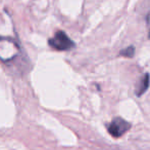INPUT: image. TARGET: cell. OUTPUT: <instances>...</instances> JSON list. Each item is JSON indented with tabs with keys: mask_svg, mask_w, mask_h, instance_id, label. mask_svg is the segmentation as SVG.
I'll return each instance as SVG.
<instances>
[{
	"mask_svg": "<svg viewBox=\"0 0 150 150\" xmlns=\"http://www.w3.org/2000/svg\"><path fill=\"white\" fill-rule=\"evenodd\" d=\"M131 128V123L122 117H115L107 126V131L113 138H120Z\"/></svg>",
	"mask_w": 150,
	"mask_h": 150,
	"instance_id": "7a4b0ae2",
	"label": "cell"
},
{
	"mask_svg": "<svg viewBox=\"0 0 150 150\" xmlns=\"http://www.w3.org/2000/svg\"><path fill=\"white\" fill-rule=\"evenodd\" d=\"M149 82H150L149 74H148V73H146V74L141 78L140 82H139V84L137 85L136 90H135V95H136V96H138V97L142 96V95L144 94L147 90H148Z\"/></svg>",
	"mask_w": 150,
	"mask_h": 150,
	"instance_id": "3957f363",
	"label": "cell"
},
{
	"mask_svg": "<svg viewBox=\"0 0 150 150\" xmlns=\"http://www.w3.org/2000/svg\"><path fill=\"white\" fill-rule=\"evenodd\" d=\"M134 52H135V50L133 46H129V47L125 48V50H120V56H122V57H127V58H132L134 56Z\"/></svg>",
	"mask_w": 150,
	"mask_h": 150,
	"instance_id": "277c9868",
	"label": "cell"
},
{
	"mask_svg": "<svg viewBox=\"0 0 150 150\" xmlns=\"http://www.w3.org/2000/svg\"><path fill=\"white\" fill-rule=\"evenodd\" d=\"M147 24H148V27H150V12L147 16Z\"/></svg>",
	"mask_w": 150,
	"mask_h": 150,
	"instance_id": "5b68a950",
	"label": "cell"
},
{
	"mask_svg": "<svg viewBox=\"0 0 150 150\" xmlns=\"http://www.w3.org/2000/svg\"><path fill=\"white\" fill-rule=\"evenodd\" d=\"M49 45L57 50H69L75 46L74 41L63 31H57L51 39H49Z\"/></svg>",
	"mask_w": 150,
	"mask_h": 150,
	"instance_id": "6da1fadb",
	"label": "cell"
}]
</instances>
